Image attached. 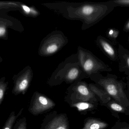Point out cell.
<instances>
[{"label":"cell","instance_id":"3","mask_svg":"<svg viewBox=\"0 0 129 129\" xmlns=\"http://www.w3.org/2000/svg\"><path fill=\"white\" fill-rule=\"evenodd\" d=\"M89 78L103 88L115 101L126 108L129 107V100L124 91L126 84L118 80L116 75L108 73L106 76H104L99 72L92 74Z\"/></svg>","mask_w":129,"mask_h":129},{"label":"cell","instance_id":"20","mask_svg":"<svg viewBox=\"0 0 129 129\" xmlns=\"http://www.w3.org/2000/svg\"><path fill=\"white\" fill-rule=\"evenodd\" d=\"M21 3L10 1H0V9L3 8H20Z\"/></svg>","mask_w":129,"mask_h":129},{"label":"cell","instance_id":"24","mask_svg":"<svg viewBox=\"0 0 129 129\" xmlns=\"http://www.w3.org/2000/svg\"><path fill=\"white\" fill-rule=\"evenodd\" d=\"M112 129H129V127L128 125L121 126V123H117L115 125L112 127Z\"/></svg>","mask_w":129,"mask_h":129},{"label":"cell","instance_id":"13","mask_svg":"<svg viewBox=\"0 0 129 129\" xmlns=\"http://www.w3.org/2000/svg\"><path fill=\"white\" fill-rule=\"evenodd\" d=\"M88 87L94 94L99 96L103 103H107L111 100V96L105 90L99 89L93 84H88Z\"/></svg>","mask_w":129,"mask_h":129},{"label":"cell","instance_id":"9","mask_svg":"<svg viewBox=\"0 0 129 129\" xmlns=\"http://www.w3.org/2000/svg\"><path fill=\"white\" fill-rule=\"evenodd\" d=\"M40 129H68L67 118L63 115H48L44 119Z\"/></svg>","mask_w":129,"mask_h":129},{"label":"cell","instance_id":"18","mask_svg":"<svg viewBox=\"0 0 129 129\" xmlns=\"http://www.w3.org/2000/svg\"><path fill=\"white\" fill-rule=\"evenodd\" d=\"M108 105L111 109L115 111L120 113H126L127 111L126 108L120 104L116 101H109L108 102Z\"/></svg>","mask_w":129,"mask_h":129},{"label":"cell","instance_id":"7","mask_svg":"<svg viewBox=\"0 0 129 129\" xmlns=\"http://www.w3.org/2000/svg\"><path fill=\"white\" fill-rule=\"evenodd\" d=\"M55 105V103L49 97L36 91L32 95L28 111L31 114L37 116L52 109Z\"/></svg>","mask_w":129,"mask_h":129},{"label":"cell","instance_id":"10","mask_svg":"<svg viewBox=\"0 0 129 129\" xmlns=\"http://www.w3.org/2000/svg\"><path fill=\"white\" fill-rule=\"evenodd\" d=\"M95 42L100 49L110 60L113 61H118L117 49L109 40L99 35L96 38Z\"/></svg>","mask_w":129,"mask_h":129},{"label":"cell","instance_id":"16","mask_svg":"<svg viewBox=\"0 0 129 129\" xmlns=\"http://www.w3.org/2000/svg\"><path fill=\"white\" fill-rule=\"evenodd\" d=\"M72 106L76 108L80 111H89L94 108L93 104L85 102H80L72 104Z\"/></svg>","mask_w":129,"mask_h":129},{"label":"cell","instance_id":"15","mask_svg":"<svg viewBox=\"0 0 129 129\" xmlns=\"http://www.w3.org/2000/svg\"><path fill=\"white\" fill-rule=\"evenodd\" d=\"M22 13L25 15L36 18L40 15V12L34 7H29L25 4H20V8Z\"/></svg>","mask_w":129,"mask_h":129},{"label":"cell","instance_id":"6","mask_svg":"<svg viewBox=\"0 0 129 129\" xmlns=\"http://www.w3.org/2000/svg\"><path fill=\"white\" fill-rule=\"evenodd\" d=\"M34 77V73L31 67L29 66L15 75L13 77L14 86L12 93L15 95L20 94L24 95L28 91Z\"/></svg>","mask_w":129,"mask_h":129},{"label":"cell","instance_id":"2","mask_svg":"<svg viewBox=\"0 0 129 129\" xmlns=\"http://www.w3.org/2000/svg\"><path fill=\"white\" fill-rule=\"evenodd\" d=\"M88 78L80 65L76 53L67 57L59 64L47 83L51 86L61 84L63 82L73 83Z\"/></svg>","mask_w":129,"mask_h":129},{"label":"cell","instance_id":"8","mask_svg":"<svg viewBox=\"0 0 129 129\" xmlns=\"http://www.w3.org/2000/svg\"><path fill=\"white\" fill-rule=\"evenodd\" d=\"M70 89L75 94L77 99L81 102H89L95 100V94L90 89L88 84L81 81L73 83Z\"/></svg>","mask_w":129,"mask_h":129},{"label":"cell","instance_id":"25","mask_svg":"<svg viewBox=\"0 0 129 129\" xmlns=\"http://www.w3.org/2000/svg\"><path fill=\"white\" fill-rule=\"evenodd\" d=\"M123 30L124 32L126 33H129V18L125 22L124 25Z\"/></svg>","mask_w":129,"mask_h":129},{"label":"cell","instance_id":"17","mask_svg":"<svg viewBox=\"0 0 129 129\" xmlns=\"http://www.w3.org/2000/svg\"><path fill=\"white\" fill-rule=\"evenodd\" d=\"M5 77L0 78V106L4 100L5 94L8 89L9 82L6 81Z\"/></svg>","mask_w":129,"mask_h":129},{"label":"cell","instance_id":"1","mask_svg":"<svg viewBox=\"0 0 129 129\" xmlns=\"http://www.w3.org/2000/svg\"><path fill=\"white\" fill-rule=\"evenodd\" d=\"M43 5L66 19L82 22V30L99 22L115 8L110 1L100 3L57 2Z\"/></svg>","mask_w":129,"mask_h":129},{"label":"cell","instance_id":"14","mask_svg":"<svg viewBox=\"0 0 129 129\" xmlns=\"http://www.w3.org/2000/svg\"><path fill=\"white\" fill-rule=\"evenodd\" d=\"M24 108L21 109L19 112L16 114L15 111H12L5 122L2 129H12L14 124L18 118L22 114Z\"/></svg>","mask_w":129,"mask_h":129},{"label":"cell","instance_id":"19","mask_svg":"<svg viewBox=\"0 0 129 129\" xmlns=\"http://www.w3.org/2000/svg\"><path fill=\"white\" fill-rule=\"evenodd\" d=\"M119 34L118 30L115 28H111L108 29L106 32V36L110 41L113 44H117L116 39Z\"/></svg>","mask_w":129,"mask_h":129},{"label":"cell","instance_id":"11","mask_svg":"<svg viewBox=\"0 0 129 129\" xmlns=\"http://www.w3.org/2000/svg\"><path fill=\"white\" fill-rule=\"evenodd\" d=\"M118 68L120 72L129 76V51L122 45L118 44L117 49Z\"/></svg>","mask_w":129,"mask_h":129},{"label":"cell","instance_id":"5","mask_svg":"<svg viewBox=\"0 0 129 129\" xmlns=\"http://www.w3.org/2000/svg\"><path fill=\"white\" fill-rule=\"evenodd\" d=\"M68 42V37L61 31H53L41 42L38 54L43 57L52 56L61 50Z\"/></svg>","mask_w":129,"mask_h":129},{"label":"cell","instance_id":"23","mask_svg":"<svg viewBox=\"0 0 129 129\" xmlns=\"http://www.w3.org/2000/svg\"><path fill=\"white\" fill-rule=\"evenodd\" d=\"M7 23L5 22L0 21V38L7 37Z\"/></svg>","mask_w":129,"mask_h":129},{"label":"cell","instance_id":"4","mask_svg":"<svg viewBox=\"0 0 129 129\" xmlns=\"http://www.w3.org/2000/svg\"><path fill=\"white\" fill-rule=\"evenodd\" d=\"M78 58L81 67L88 78L93 74L109 72L112 69L89 50L80 46L78 47Z\"/></svg>","mask_w":129,"mask_h":129},{"label":"cell","instance_id":"12","mask_svg":"<svg viewBox=\"0 0 129 129\" xmlns=\"http://www.w3.org/2000/svg\"><path fill=\"white\" fill-rule=\"evenodd\" d=\"M108 126L106 122L93 118H89L84 124L82 129H104Z\"/></svg>","mask_w":129,"mask_h":129},{"label":"cell","instance_id":"21","mask_svg":"<svg viewBox=\"0 0 129 129\" xmlns=\"http://www.w3.org/2000/svg\"><path fill=\"white\" fill-rule=\"evenodd\" d=\"M13 129H27V119L26 117H22L19 119L15 125H13Z\"/></svg>","mask_w":129,"mask_h":129},{"label":"cell","instance_id":"22","mask_svg":"<svg viewBox=\"0 0 129 129\" xmlns=\"http://www.w3.org/2000/svg\"><path fill=\"white\" fill-rule=\"evenodd\" d=\"M110 2L114 5L115 7H129V0H119V1H110Z\"/></svg>","mask_w":129,"mask_h":129},{"label":"cell","instance_id":"26","mask_svg":"<svg viewBox=\"0 0 129 129\" xmlns=\"http://www.w3.org/2000/svg\"><path fill=\"white\" fill-rule=\"evenodd\" d=\"M3 61V59L1 58V56H0V62H1Z\"/></svg>","mask_w":129,"mask_h":129}]
</instances>
